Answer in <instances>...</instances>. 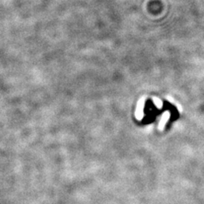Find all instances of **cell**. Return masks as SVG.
<instances>
[{"label": "cell", "mask_w": 204, "mask_h": 204, "mask_svg": "<svg viewBox=\"0 0 204 204\" xmlns=\"http://www.w3.org/2000/svg\"><path fill=\"white\" fill-rule=\"evenodd\" d=\"M144 106H145V99H140V101L138 102L137 107H136L135 116L136 118L140 120L144 116Z\"/></svg>", "instance_id": "obj_1"}, {"label": "cell", "mask_w": 204, "mask_h": 204, "mask_svg": "<svg viewBox=\"0 0 204 204\" xmlns=\"http://www.w3.org/2000/svg\"><path fill=\"white\" fill-rule=\"evenodd\" d=\"M169 111H165V112H164V114H163L162 118H161V120H160V123H159V129H160V130H163V129H164L166 122H168V120L169 119Z\"/></svg>", "instance_id": "obj_2"}, {"label": "cell", "mask_w": 204, "mask_h": 204, "mask_svg": "<svg viewBox=\"0 0 204 204\" xmlns=\"http://www.w3.org/2000/svg\"><path fill=\"white\" fill-rule=\"evenodd\" d=\"M153 101H154V104L156 105L158 108H161V107H162L163 103H162V101H161V100H160V99H158V98H154V99H153Z\"/></svg>", "instance_id": "obj_3"}]
</instances>
